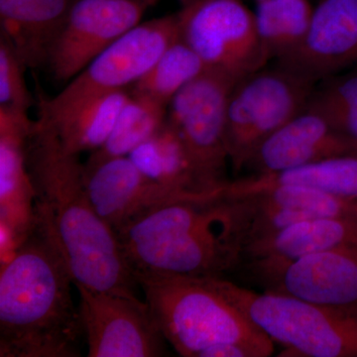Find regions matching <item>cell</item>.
<instances>
[{
	"instance_id": "d4e9b609",
	"label": "cell",
	"mask_w": 357,
	"mask_h": 357,
	"mask_svg": "<svg viewBox=\"0 0 357 357\" xmlns=\"http://www.w3.org/2000/svg\"><path fill=\"white\" fill-rule=\"evenodd\" d=\"M309 105L357 146V67L326 77L317 83Z\"/></svg>"
},
{
	"instance_id": "8992f818",
	"label": "cell",
	"mask_w": 357,
	"mask_h": 357,
	"mask_svg": "<svg viewBox=\"0 0 357 357\" xmlns=\"http://www.w3.org/2000/svg\"><path fill=\"white\" fill-rule=\"evenodd\" d=\"M239 79L227 105V146L234 172L258 145L309 105L316 82L275 63Z\"/></svg>"
},
{
	"instance_id": "30bf717a",
	"label": "cell",
	"mask_w": 357,
	"mask_h": 357,
	"mask_svg": "<svg viewBox=\"0 0 357 357\" xmlns=\"http://www.w3.org/2000/svg\"><path fill=\"white\" fill-rule=\"evenodd\" d=\"M89 357L165 356L168 344L149 307L137 296L75 285Z\"/></svg>"
},
{
	"instance_id": "277c9868",
	"label": "cell",
	"mask_w": 357,
	"mask_h": 357,
	"mask_svg": "<svg viewBox=\"0 0 357 357\" xmlns=\"http://www.w3.org/2000/svg\"><path fill=\"white\" fill-rule=\"evenodd\" d=\"M136 281L155 323L178 356L201 357L206 349L229 342L248 345L260 357L274 354V342L208 277L139 275Z\"/></svg>"
},
{
	"instance_id": "ffe728a7",
	"label": "cell",
	"mask_w": 357,
	"mask_h": 357,
	"mask_svg": "<svg viewBox=\"0 0 357 357\" xmlns=\"http://www.w3.org/2000/svg\"><path fill=\"white\" fill-rule=\"evenodd\" d=\"M253 11L258 38L271 64L299 48L309 32L314 6L310 0H263Z\"/></svg>"
},
{
	"instance_id": "9a60e30c",
	"label": "cell",
	"mask_w": 357,
	"mask_h": 357,
	"mask_svg": "<svg viewBox=\"0 0 357 357\" xmlns=\"http://www.w3.org/2000/svg\"><path fill=\"white\" fill-rule=\"evenodd\" d=\"M275 64L316 83L357 67V0H319L306 38Z\"/></svg>"
},
{
	"instance_id": "ba28073f",
	"label": "cell",
	"mask_w": 357,
	"mask_h": 357,
	"mask_svg": "<svg viewBox=\"0 0 357 357\" xmlns=\"http://www.w3.org/2000/svg\"><path fill=\"white\" fill-rule=\"evenodd\" d=\"M178 37L177 14L140 22L100 53L54 98H39V117L53 119L98 96L126 89Z\"/></svg>"
},
{
	"instance_id": "7a4b0ae2",
	"label": "cell",
	"mask_w": 357,
	"mask_h": 357,
	"mask_svg": "<svg viewBox=\"0 0 357 357\" xmlns=\"http://www.w3.org/2000/svg\"><path fill=\"white\" fill-rule=\"evenodd\" d=\"M62 255L35 218L34 227L1 263L0 356L77 357L84 331Z\"/></svg>"
},
{
	"instance_id": "7402d4cb",
	"label": "cell",
	"mask_w": 357,
	"mask_h": 357,
	"mask_svg": "<svg viewBox=\"0 0 357 357\" xmlns=\"http://www.w3.org/2000/svg\"><path fill=\"white\" fill-rule=\"evenodd\" d=\"M167 109L166 105L146 96L130 93L109 138L102 147L91 152L84 165H96L107 159L128 156L165 124Z\"/></svg>"
},
{
	"instance_id": "4fadbf2b",
	"label": "cell",
	"mask_w": 357,
	"mask_h": 357,
	"mask_svg": "<svg viewBox=\"0 0 357 357\" xmlns=\"http://www.w3.org/2000/svg\"><path fill=\"white\" fill-rule=\"evenodd\" d=\"M84 183L100 217L116 234L160 206L180 201H208L213 196L167 187L141 172L128 156L84 164Z\"/></svg>"
},
{
	"instance_id": "484cf974",
	"label": "cell",
	"mask_w": 357,
	"mask_h": 357,
	"mask_svg": "<svg viewBox=\"0 0 357 357\" xmlns=\"http://www.w3.org/2000/svg\"><path fill=\"white\" fill-rule=\"evenodd\" d=\"M25 69L13 47L0 36V109L28 114L33 98L26 86Z\"/></svg>"
},
{
	"instance_id": "4316f807",
	"label": "cell",
	"mask_w": 357,
	"mask_h": 357,
	"mask_svg": "<svg viewBox=\"0 0 357 357\" xmlns=\"http://www.w3.org/2000/svg\"><path fill=\"white\" fill-rule=\"evenodd\" d=\"M201 357H260L258 352L248 345L229 342L215 345L206 349L202 354Z\"/></svg>"
},
{
	"instance_id": "5b68a950",
	"label": "cell",
	"mask_w": 357,
	"mask_h": 357,
	"mask_svg": "<svg viewBox=\"0 0 357 357\" xmlns=\"http://www.w3.org/2000/svg\"><path fill=\"white\" fill-rule=\"evenodd\" d=\"M272 342L279 356L357 357V307L321 306L282 294L256 293L222 276H208Z\"/></svg>"
},
{
	"instance_id": "52a82bcc",
	"label": "cell",
	"mask_w": 357,
	"mask_h": 357,
	"mask_svg": "<svg viewBox=\"0 0 357 357\" xmlns=\"http://www.w3.org/2000/svg\"><path fill=\"white\" fill-rule=\"evenodd\" d=\"M236 83L223 73L208 70L181 89L167 109L166 121L182 141L204 195L218 194L230 182L227 105Z\"/></svg>"
},
{
	"instance_id": "cb8c5ba5",
	"label": "cell",
	"mask_w": 357,
	"mask_h": 357,
	"mask_svg": "<svg viewBox=\"0 0 357 357\" xmlns=\"http://www.w3.org/2000/svg\"><path fill=\"white\" fill-rule=\"evenodd\" d=\"M250 178L259 183L307 185L357 206V152L287 172L253 175Z\"/></svg>"
},
{
	"instance_id": "83f0119b",
	"label": "cell",
	"mask_w": 357,
	"mask_h": 357,
	"mask_svg": "<svg viewBox=\"0 0 357 357\" xmlns=\"http://www.w3.org/2000/svg\"><path fill=\"white\" fill-rule=\"evenodd\" d=\"M255 1L257 3V2L263 1V0H255Z\"/></svg>"
},
{
	"instance_id": "6da1fadb",
	"label": "cell",
	"mask_w": 357,
	"mask_h": 357,
	"mask_svg": "<svg viewBox=\"0 0 357 357\" xmlns=\"http://www.w3.org/2000/svg\"><path fill=\"white\" fill-rule=\"evenodd\" d=\"M26 157L34 188L35 218L57 246L74 286L136 296L137 281L116 234L89 199L79 156L65 151L34 121Z\"/></svg>"
},
{
	"instance_id": "d6986e66",
	"label": "cell",
	"mask_w": 357,
	"mask_h": 357,
	"mask_svg": "<svg viewBox=\"0 0 357 357\" xmlns=\"http://www.w3.org/2000/svg\"><path fill=\"white\" fill-rule=\"evenodd\" d=\"M129 98L128 89L112 91L59 116L38 117L35 121L51 133L65 151L79 156L102 146Z\"/></svg>"
},
{
	"instance_id": "7c38bea8",
	"label": "cell",
	"mask_w": 357,
	"mask_h": 357,
	"mask_svg": "<svg viewBox=\"0 0 357 357\" xmlns=\"http://www.w3.org/2000/svg\"><path fill=\"white\" fill-rule=\"evenodd\" d=\"M265 292L321 306L357 307V252L321 251L291 260L245 262Z\"/></svg>"
},
{
	"instance_id": "603a6c76",
	"label": "cell",
	"mask_w": 357,
	"mask_h": 357,
	"mask_svg": "<svg viewBox=\"0 0 357 357\" xmlns=\"http://www.w3.org/2000/svg\"><path fill=\"white\" fill-rule=\"evenodd\" d=\"M208 70V66L178 34L151 69L129 86V93L146 96L168 107L181 89Z\"/></svg>"
},
{
	"instance_id": "3957f363",
	"label": "cell",
	"mask_w": 357,
	"mask_h": 357,
	"mask_svg": "<svg viewBox=\"0 0 357 357\" xmlns=\"http://www.w3.org/2000/svg\"><path fill=\"white\" fill-rule=\"evenodd\" d=\"M211 201H180L160 206L116 232L134 277H208L241 265L217 231Z\"/></svg>"
},
{
	"instance_id": "5bb4252c",
	"label": "cell",
	"mask_w": 357,
	"mask_h": 357,
	"mask_svg": "<svg viewBox=\"0 0 357 357\" xmlns=\"http://www.w3.org/2000/svg\"><path fill=\"white\" fill-rule=\"evenodd\" d=\"M34 121L28 114L0 109L1 259L13 255L35 223V192L26 148Z\"/></svg>"
},
{
	"instance_id": "2e32d148",
	"label": "cell",
	"mask_w": 357,
	"mask_h": 357,
	"mask_svg": "<svg viewBox=\"0 0 357 357\" xmlns=\"http://www.w3.org/2000/svg\"><path fill=\"white\" fill-rule=\"evenodd\" d=\"M354 152L356 145L307 105L258 145L246 167L255 175H271Z\"/></svg>"
},
{
	"instance_id": "e0dca14e",
	"label": "cell",
	"mask_w": 357,
	"mask_h": 357,
	"mask_svg": "<svg viewBox=\"0 0 357 357\" xmlns=\"http://www.w3.org/2000/svg\"><path fill=\"white\" fill-rule=\"evenodd\" d=\"M75 0H0L1 37L26 68L46 66Z\"/></svg>"
},
{
	"instance_id": "8fae6325",
	"label": "cell",
	"mask_w": 357,
	"mask_h": 357,
	"mask_svg": "<svg viewBox=\"0 0 357 357\" xmlns=\"http://www.w3.org/2000/svg\"><path fill=\"white\" fill-rule=\"evenodd\" d=\"M157 0H75L46 66L69 82L110 45L139 24Z\"/></svg>"
},
{
	"instance_id": "44dd1931",
	"label": "cell",
	"mask_w": 357,
	"mask_h": 357,
	"mask_svg": "<svg viewBox=\"0 0 357 357\" xmlns=\"http://www.w3.org/2000/svg\"><path fill=\"white\" fill-rule=\"evenodd\" d=\"M128 157L141 172L160 184L181 192L215 196L199 191L189 155L167 121L156 133L141 143Z\"/></svg>"
},
{
	"instance_id": "ac0fdd59",
	"label": "cell",
	"mask_w": 357,
	"mask_h": 357,
	"mask_svg": "<svg viewBox=\"0 0 357 357\" xmlns=\"http://www.w3.org/2000/svg\"><path fill=\"white\" fill-rule=\"evenodd\" d=\"M321 251L357 252V217L314 218L296 223L241 253L243 261L255 259L291 260Z\"/></svg>"
},
{
	"instance_id": "9c48e42d",
	"label": "cell",
	"mask_w": 357,
	"mask_h": 357,
	"mask_svg": "<svg viewBox=\"0 0 357 357\" xmlns=\"http://www.w3.org/2000/svg\"><path fill=\"white\" fill-rule=\"evenodd\" d=\"M178 34L208 69L238 82L269 65L243 0H178Z\"/></svg>"
}]
</instances>
